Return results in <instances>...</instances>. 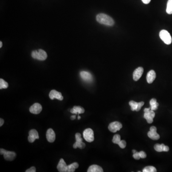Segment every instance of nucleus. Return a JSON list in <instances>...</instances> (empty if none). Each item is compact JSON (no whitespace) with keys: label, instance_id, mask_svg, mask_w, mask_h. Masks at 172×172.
Masks as SVG:
<instances>
[{"label":"nucleus","instance_id":"obj_1","mask_svg":"<svg viewBox=\"0 0 172 172\" xmlns=\"http://www.w3.org/2000/svg\"><path fill=\"white\" fill-rule=\"evenodd\" d=\"M96 20L101 24L107 26H113L114 21L111 17L104 14H100L96 16Z\"/></svg>","mask_w":172,"mask_h":172},{"label":"nucleus","instance_id":"obj_2","mask_svg":"<svg viewBox=\"0 0 172 172\" xmlns=\"http://www.w3.org/2000/svg\"><path fill=\"white\" fill-rule=\"evenodd\" d=\"M32 57L33 58L39 60H45L47 58V55L46 51L42 49L32 51Z\"/></svg>","mask_w":172,"mask_h":172},{"label":"nucleus","instance_id":"obj_3","mask_svg":"<svg viewBox=\"0 0 172 172\" xmlns=\"http://www.w3.org/2000/svg\"><path fill=\"white\" fill-rule=\"evenodd\" d=\"M159 36L162 40L165 43V44H171L172 42V37L169 33L165 30H163L160 31Z\"/></svg>","mask_w":172,"mask_h":172},{"label":"nucleus","instance_id":"obj_4","mask_svg":"<svg viewBox=\"0 0 172 172\" xmlns=\"http://www.w3.org/2000/svg\"><path fill=\"white\" fill-rule=\"evenodd\" d=\"M0 153L1 155H3L5 160L9 161H13L16 157V154L15 152L8 151L1 148L0 149Z\"/></svg>","mask_w":172,"mask_h":172},{"label":"nucleus","instance_id":"obj_5","mask_svg":"<svg viewBox=\"0 0 172 172\" xmlns=\"http://www.w3.org/2000/svg\"><path fill=\"white\" fill-rule=\"evenodd\" d=\"M75 138L76 141L73 145V148L76 149L79 148L80 149H83L86 146L85 143H83V140L81 138V135L80 133H77L75 135Z\"/></svg>","mask_w":172,"mask_h":172},{"label":"nucleus","instance_id":"obj_6","mask_svg":"<svg viewBox=\"0 0 172 172\" xmlns=\"http://www.w3.org/2000/svg\"><path fill=\"white\" fill-rule=\"evenodd\" d=\"M83 135L84 139L89 143H92L94 140V132L90 128L86 129L84 131Z\"/></svg>","mask_w":172,"mask_h":172},{"label":"nucleus","instance_id":"obj_7","mask_svg":"<svg viewBox=\"0 0 172 172\" xmlns=\"http://www.w3.org/2000/svg\"><path fill=\"white\" fill-rule=\"evenodd\" d=\"M122 125L118 121H114L112 122L109 124L108 129L112 132H116L120 130L122 128Z\"/></svg>","mask_w":172,"mask_h":172},{"label":"nucleus","instance_id":"obj_8","mask_svg":"<svg viewBox=\"0 0 172 172\" xmlns=\"http://www.w3.org/2000/svg\"><path fill=\"white\" fill-rule=\"evenodd\" d=\"M157 129L155 126H152L150 129L149 132H148V137L152 140H157L160 138V135L156 132Z\"/></svg>","mask_w":172,"mask_h":172},{"label":"nucleus","instance_id":"obj_9","mask_svg":"<svg viewBox=\"0 0 172 172\" xmlns=\"http://www.w3.org/2000/svg\"><path fill=\"white\" fill-rule=\"evenodd\" d=\"M39 138V135L37 131L35 129H32L29 132V136L28 140L30 143H32L34 142L36 139Z\"/></svg>","mask_w":172,"mask_h":172},{"label":"nucleus","instance_id":"obj_10","mask_svg":"<svg viewBox=\"0 0 172 172\" xmlns=\"http://www.w3.org/2000/svg\"><path fill=\"white\" fill-rule=\"evenodd\" d=\"M42 110V107L41 104L36 103L32 105L29 109V111L31 113L38 114L40 113Z\"/></svg>","mask_w":172,"mask_h":172},{"label":"nucleus","instance_id":"obj_11","mask_svg":"<svg viewBox=\"0 0 172 172\" xmlns=\"http://www.w3.org/2000/svg\"><path fill=\"white\" fill-rule=\"evenodd\" d=\"M81 78L86 82H90L93 81V77L90 73L85 71H82L80 72Z\"/></svg>","mask_w":172,"mask_h":172},{"label":"nucleus","instance_id":"obj_12","mask_svg":"<svg viewBox=\"0 0 172 172\" xmlns=\"http://www.w3.org/2000/svg\"><path fill=\"white\" fill-rule=\"evenodd\" d=\"M49 96L50 99L52 100H54V98H57L59 101H62L64 98L61 93L57 92V90H51L49 93Z\"/></svg>","mask_w":172,"mask_h":172},{"label":"nucleus","instance_id":"obj_13","mask_svg":"<svg viewBox=\"0 0 172 172\" xmlns=\"http://www.w3.org/2000/svg\"><path fill=\"white\" fill-rule=\"evenodd\" d=\"M46 139L49 143H53L55 139V134L53 129H49L46 132Z\"/></svg>","mask_w":172,"mask_h":172},{"label":"nucleus","instance_id":"obj_14","mask_svg":"<svg viewBox=\"0 0 172 172\" xmlns=\"http://www.w3.org/2000/svg\"><path fill=\"white\" fill-rule=\"evenodd\" d=\"M155 117V113L153 110H150L149 112H145L144 114V118L146 120L148 123H152L153 122V119Z\"/></svg>","mask_w":172,"mask_h":172},{"label":"nucleus","instance_id":"obj_15","mask_svg":"<svg viewBox=\"0 0 172 172\" xmlns=\"http://www.w3.org/2000/svg\"><path fill=\"white\" fill-rule=\"evenodd\" d=\"M144 72V69L142 67H139L135 70L133 74V80L138 81L141 77Z\"/></svg>","mask_w":172,"mask_h":172},{"label":"nucleus","instance_id":"obj_16","mask_svg":"<svg viewBox=\"0 0 172 172\" xmlns=\"http://www.w3.org/2000/svg\"><path fill=\"white\" fill-rule=\"evenodd\" d=\"M67 165L65 163L63 159H61L59 161L58 166H57V169H58V171L59 172H67Z\"/></svg>","mask_w":172,"mask_h":172},{"label":"nucleus","instance_id":"obj_17","mask_svg":"<svg viewBox=\"0 0 172 172\" xmlns=\"http://www.w3.org/2000/svg\"><path fill=\"white\" fill-rule=\"evenodd\" d=\"M156 78V73L155 71L151 70L147 74V81L149 84H151L153 82Z\"/></svg>","mask_w":172,"mask_h":172},{"label":"nucleus","instance_id":"obj_18","mask_svg":"<svg viewBox=\"0 0 172 172\" xmlns=\"http://www.w3.org/2000/svg\"><path fill=\"white\" fill-rule=\"evenodd\" d=\"M71 113L73 114H82V113H84L85 112V110L84 109L83 107H81L80 106H74L73 107L72 109H71L70 110Z\"/></svg>","mask_w":172,"mask_h":172},{"label":"nucleus","instance_id":"obj_19","mask_svg":"<svg viewBox=\"0 0 172 172\" xmlns=\"http://www.w3.org/2000/svg\"><path fill=\"white\" fill-rule=\"evenodd\" d=\"M87 172H103V170L102 168L100 166L98 165H91L89 167V169L87 170Z\"/></svg>","mask_w":172,"mask_h":172},{"label":"nucleus","instance_id":"obj_20","mask_svg":"<svg viewBox=\"0 0 172 172\" xmlns=\"http://www.w3.org/2000/svg\"><path fill=\"white\" fill-rule=\"evenodd\" d=\"M79 164L77 162L72 163L71 164L67 165V172H74L75 171L76 169L78 168Z\"/></svg>","mask_w":172,"mask_h":172},{"label":"nucleus","instance_id":"obj_21","mask_svg":"<svg viewBox=\"0 0 172 172\" xmlns=\"http://www.w3.org/2000/svg\"><path fill=\"white\" fill-rule=\"evenodd\" d=\"M165 145L164 144H156L154 146L155 150L158 152H164Z\"/></svg>","mask_w":172,"mask_h":172},{"label":"nucleus","instance_id":"obj_22","mask_svg":"<svg viewBox=\"0 0 172 172\" xmlns=\"http://www.w3.org/2000/svg\"><path fill=\"white\" fill-rule=\"evenodd\" d=\"M166 12L169 15L172 14V0H168L167 3Z\"/></svg>","mask_w":172,"mask_h":172},{"label":"nucleus","instance_id":"obj_23","mask_svg":"<svg viewBox=\"0 0 172 172\" xmlns=\"http://www.w3.org/2000/svg\"><path fill=\"white\" fill-rule=\"evenodd\" d=\"M144 172H157L156 168L153 166H148L145 167L143 169Z\"/></svg>","mask_w":172,"mask_h":172},{"label":"nucleus","instance_id":"obj_24","mask_svg":"<svg viewBox=\"0 0 172 172\" xmlns=\"http://www.w3.org/2000/svg\"><path fill=\"white\" fill-rule=\"evenodd\" d=\"M8 87V84L7 82H6V81H4L3 79L2 78L0 79V89H7Z\"/></svg>","mask_w":172,"mask_h":172},{"label":"nucleus","instance_id":"obj_25","mask_svg":"<svg viewBox=\"0 0 172 172\" xmlns=\"http://www.w3.org/2000/svg\"><path fill=\"white\" fill-rule=\"evenodd\" d=\"M129 105L131 107V110L132 111L136 110L138 106V103L135 101H132L129 102Z\"/></svg>","mask_w":172,"mask_h":172},{"label":"nucleus","instance_id":"obj_26","mask_svg":"<svg viewBox=\"0 0 172 172\" xmlns=\"http://www.w3.org/2000/svg\"><path fill=\"white\" fill-rule=\"evenodd\" d=\"M121 141V136L119 135H115L113 136V139H112V142L115 144H118L120 143V141Z\"/></svg>","mask_w":172,"mask_h":172},{"label":"nucleus","instance_id":"obj_27","mask_svg":"<svg viewBox=\"0 0 172 172\" xmlns=\"http://www.w3.org/2000/svg\"><path fill=\"white\" fill-rule=\"evenodd\" d=\"M118 145L120 146L121 148L124 149V148H125V147L126 146V142L124 140H121L120 141V143H119Z\"/></svg>","mask_w":172,"mask_h":172},{"label":"nucleus","instance_id":"obj_28","mask_svg":"<svg viewBox=\"0 0 172 172\" xmlns=\"http://www.w3.org/2000/svg\"><path fill=\"white\" fill-rule=\"evenodd\" d=\"M144 102L143 101H141V102H139L138 103V106H137V109H136V112H138L139 110H141V107L143 106V105H144Z\"/></svg>","mask_w":172,"mask_h":172},{"label":"nucleus","instance_id":"obj_29","mask_svg":"<svg viewBox=\"0 0 172 172\" xmlns=\"http://www.w3.org/2000/svg\"><path fill=\"white\" fill-rule=\"evenodd\" d=\"M133 157L136 160H139L141 158L140 155H139V153L137 152V151L135 153H133Z\"/></svg>","mask_w":172,"mask_h":172},{"label":"nucleus","instance_id":"obj_30","mask_svg":"<svg viewBox=\"0 0 172 172\" xmlns=\"http://www.w3.org/2000/svg\"><path fill=\"white\" fill-rule=\"evenodd\" d=\"M159 106V104L157 102H156V103L154 104V105L150 106V110H155L157 109L158 107Z\"/></svg>","mask_w":172,"mask_h":172},{"label":"nucleus","instance_id":"obj_31","mask_svg":"<svg viewBox=\"0 0 172 172\" xmlns=\"http://www.w3.org/2000/svg\"><path fill=\"white\" fill-rule=\"evenodd\" d=\"M139 153V155H140V157L141 158H145L146 157L147 155L145 152H144V151H141Z\"/></svg>","mask_w":172,"mask_h":172},{"label":"nucleus","instance_id":"obj_32","mask_svg":"<svg viewBox=\"0 0 172 172\" xmlns=\"http://www.w3.org/2000/svg\"><path fill=\"white\" fill-rule=\"evenodd\" d=\"M26 172H36V169L35 167L34 166L31 167V168H30L26 170Z\"/></svg>","mask_w":172,"mask_h":172},{"label":"nucleus","instance_id":"obj_33","mask_svg":"<svg viewBox=\"0 0 172 172\" xmlns=\"http://www.w3.org/2000/svg\"><path fill=\"white\" fill-rule=\"evenodd\" d=\"M156 102H157V101H156L155 98H152V100H150V106H152V105L155 104Z\"/></svg>","mask_w":172,"mask_h":172},{"label":"nucleus","instance_id":"obj_34","mask_svg":"<svg viewBox=\"0 0 172 172\" xmlns=\"http://www.w3.org/2000/svg\"><path fill=\"white\" fill-rule=\"evenodd\" d=\"M141 1H142L143 3H144V4H147L150 3L151 0H141Z\"/></svg>","mask_w":172,"mask_h":172},{"label":"nucleus","instance_id":"obj_35","mask_svg":"<svg viewBox=\"0 0 172 172\" xmlns=\"http://www.w3.org/2000/svg\"><path fill=\"white\" fill-rule=\"evenodd\" d=\"M4 123V120L3 119H0V126L1 127Z\"/></svg>","mask_w":172,"mask_h":172},{"label":"nucleus","instance_id":"obj_36","mask_svg":"<svg viewBox=\"0 0 172 172\" xmlns=\"http://www.w3.org/2000/svg\"><path fill=\"white\" fill-rule=\"evenodd\" d=\"M150 110V107H149V108H145L144 110V112H149Z\"/></svg>","mask_w":172,"mask_h":172},{"label":"nucleus","instance_id":"obj_37","mask_svg":"<svg viewBox=\"0 0 172 172\" xmlns=\"http://www.w3.org/2000/svg\"><path fill=\"white\" fill-rule=\"evenodd\" d=\"M76 115H72L71 116V117H70V119H71L72 120H75V119H76Z\"/></svg>","mask_w":172,"mask_h":172},{"label":"nucleus","instance_id":"obj_38","mask_svg":"<svg viewBox=\"0 0 172 172\" xmlns=\"http://www.w3.org/2000/svg\"><path fill=\"white\" fill-rule=\"evenodd\" d=\"M2 46H3V44H2V42L1 41L0 42V48H1L2 47Z\"/></svg>","mask_w":172,"mask_h":172},{"label":"nucleus","instance_id":"obj_39","mask_svg":"<svg viewBox=\"0 0 172 172\" xmlns=\"http://www.w3.org/2000/svg\"><path fill=\"white\" fill-rule=\"evenodd\" d=\"M78 120H80L81 119L80 116H79V115L78 116Z\"/></svg>","mask_w":172,"mask_h":172},{"label":"nucleus","instance_id":"obj_40","mask_svg":"<svg viewBox=\"0 0 172 172\" xmlns=\"http://www.w3.org/2000/svg\"><path fill=\"white\" fill-rule=\"evenodd\" d=\"M132 152H133V153H135V152H136V150H132Z\"/></svg>","mask_w":172,"mask_h":172}]
</instances>
